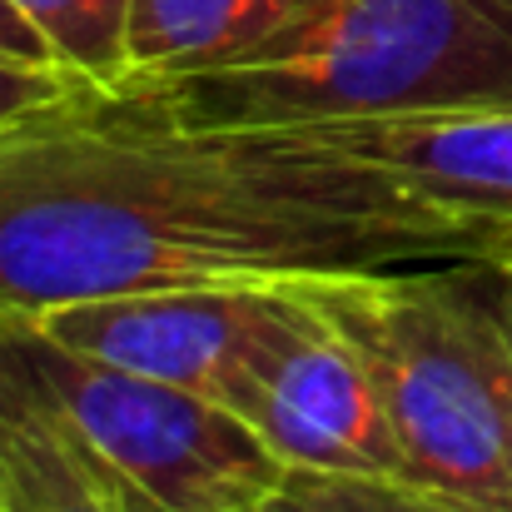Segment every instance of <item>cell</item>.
<instances>
[{"label":"cell","mask_w":512,"mask_h":512,"mask_svg":"<svg viewBox=\"0 0 512 512\" xmlns=\"http://www.w3.org/2000/svg\"><path fill=\"white\" fill-rule=\"evenodd\" d=\"M403 259H488V244L289 125H199L150 95H95L0 135V319Z\"/></svg>","instance_id":"6da1fadb"},{"label":"cell","mask_w":512,"mask_h":512,"mask_svg":"<svg viewBox=\"0 0 512 512\" xmlns=\"http://www.w3.org/2000/svg\"><path fill=\"white\" fill-rule=\"evenodd\" d=\"M363 348L403 478L512 512V294L498 259H403L299 279Z\"/></svg>","instance_id":"7a4b0ae2"},{"label":"cell","mask_w":512,"mask_h":512,"mask_svg":"<svg viewBox=\"0 0 512 512\" xmlns=\"http://www.w3.org/2000/svg\"><path fill=\"white\" fill-rule=\"evenodd\" d=\"M150 100L199 125L512 105V0H314L249 60Z\"/></svg>","instance_id":"3957f363"},{"label":"cell","mask_w":512,"mask_h":512,"mask_svg":"<svg viewBox=\"0 0 512 512\" xmlns=\"http://www.w3.org/2000/svg\"><path fill=\"white\" fill-rule=\"evenodd\" d=\"M0 334L85 448L150 503L170 512H264L284 483L289 468L219 398L90 358L10 319H0Z\"/></svg>","instance_id":"277c9868"},{"label":"cell","mask_w":512,"mask_h":512,"mask_svg":"<svg viewBox=\"0 0 512 512\" xmlns=\"http://www.w3.org/2000/svg\"><path fill=\"white\" fill-rule=\"evenodd\" d=\"M294 309L264 339V348L224 388L259 443L284 468L314 473H403L393 423L363 348L289 279Z\"/></svg>","instance_id":"5b68a950"},{"label":"cell","mask_w":512,"mask_h":512,"mask_svg":"<svg viewBox=\"0 0 512 512\" xmlns=\"http://www.w3.org/2000/svg\"><path fill=\"white\" fill-rule=\"evenodd\" d=\"M289 309H294L289 279L279 284H184V289L60 304V309L10 319V324H25L45 339L70 343L130 373L224 398V388L284 324Z\"/></svg>","instance_id":"8992f818"},{"label":"cell","mask_w":512,"mask_h":512,"mask_svg":"<svg viewBox=\"0 0 512 512\" xmlns=\"http://www.w3.org/2000/svg\"><path fill=\"white\" fill-rule=\"evenodd\" d=\"M289 130L478 229L488 259L512 254V105L304 120Z\"/></svg>","instance_id":"52a82bcc"},{"label":"cell","mask_w":512,"mask_h":512,"mask_svg":"<svg viewBox=\"0 0 512 512\" xmlns=\"http://www.w3.org/2000/svg\"><path fill=\"white\" fill-rule=\"evenodd\" d=\"M0 512H125L115 473L0 334Z\"/></svg>","instance_id":"ba28073f"},{"label":"cell","mask_w":512,"mask_h":512,"mask_svg":"<svg viewBox=\"0 0 512 512\" xmlns=\"http://www.w3.org/2000/svg\"><path fill=\"white\" fill-rule=\"evenodd\" d=\"M314 0H135L125 95H174L279 40Z\"/></svg>","instance_id":"9c48e42d"},{"label":"cell","mask_w":512,"mask_h":512,"mask_svg":"<svg viewBox=\"0 0 512 512\" xmlns=\"http://www.w3.org/2000/svg\"><path fill=\"white\" fill-rule=\"evenodd\" d=\"M15 5L40 30V40L55 50L60 65L80 70L110 95H125L135 0H15Z\"/></svg>","instance_id":"30bf717a"},{"label":"cell","mask_w":512,"mask_h":512,"mask_svg":"<svg viewBox=\"0 0 512 512\" xmlns=\"http://www.w3.org/2000/svg\"><path fill=\"white\" fill-rule=\"evenodd\" d=\"M264 512H473L403 473H314L289 468Z\"/></svg>","instance_id":"8fae6325"},{"label":"cell","mask_w":512,"mask_h":512,"mask_svg":"<svg viewBox=\"0 0 512 512\" xmlns=\"http://www.w3.org/2000/svg\"><path fill=\"white\" fill-rule=\"evenodd\" d=\"M100 90L95 80H85L80 70L60 65V60H20V55H0V135H15L25 125H40L50 115H65Z\"/></svg>","instance_id":"7c38bea8"},{"label":"cell","mask_w":512,"mask_h":512,"mask_svg":"<svg viewBox=\"0 0 512 512\" xmlns=\"http://www.w3.org/2000/svg\"><path fill=\"white\" fill-rule=\"evenodd\" d=\"M0 55H20V60H55V50L40 40V30L20 15L15 0H0Z\"/></svg>","instance_id":"4fadbf2b"},{"label":"cell","mask_w":512,"mask_h":512,"mask_svg":"<svg viewBox=\"0 0 512 512\" xmlns=\"http://www.w3.org/2000/svg\"><path fill=\"white\" fill-rule=\"evenodd\" d=\"M115 483H120V478H115ZM120 493H125V512H170V508H160V503H150L145 493L125 488V483H120Z\"/></svg>","instance_id":"5bb4252c"},{"label":"cell","mask_w":512,"mask_h":512,"mask_svg":"<svg viewBox=\"0 0 512 512\" xmlns=\"http://www.w3.org/2000/svg\"><path fill=\"white\" fill-rule=\"evenodd\" d=\"M503 274H508V294H512V264H503Z\"/></svg>","instance_id":"9a60e30c"},{"label":"cell","mask_w":512,"mask_h":512,"mask_svg":"<svg viewBox=\"0 0 512 512\" xmlns=\"http://www.w3.org/2000/svg\"><path fill=\"white\" fill-rule=\"evenodd\" d=\"M498 264H512V254H508V259H498Z\"/></svg>","instance_id":"2e32d148"}]
</instances>
